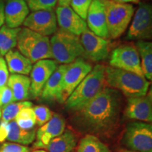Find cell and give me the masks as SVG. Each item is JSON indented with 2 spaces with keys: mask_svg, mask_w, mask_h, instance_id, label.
Masks as SVG:
<instances>
[{
  "mask_svg": "<svg viewBox=\"0 0 152 152\" xmlns=\"http://www.w3.org/2000/svg\"><path fill=\"white\" fill-rule=\"evenodd\" d=\"M92 0H71V9L83 20H86L87 11Z\"/></svg>",
  "mask_w": 152,
  "mask_h": 152,
  "instance_id": "31",
  "label": "cell"
},
{
  "mask_svg": "<svg viewBox=\"0 0 152 152\" xmlns=\"http://www.w3.org/2000/svg\"><path fill=\"white\" fill-rule=\"evenodd\" d=\"M9 133V122L1 121L0 122V142L7 140Z\"/></svg>",
  "mask_w": 152,
  "mask_h": 152,
  "instance_id": "35",
  "label": "cell"
},
{
  "mask_svg": "<svg viewBox=\"0 0 152 152\" xmlns=\"http://www.w3.org/2000/svg\"><path fill=\"white\" fill-rule=\"evenodd\" d=\"M124 113L129 119L140 122L151 123L152 121L151 94L128 98Z\"/></svg>",
  "mask_w": 152,
  "mask_h": 152,
  "instance_id": "14",
  "label": "cell"
},
{
  "mask_svg": "<svg viewBox=\"0 0 152 152\" xmlns=\"http://www.w3.org/2000/svg\"><path fill=\"white\" fill-rule=\"evenodd\" d=\"M36 137L35 130H23L19 128L15 121L9 123V133L7 140L14 143L28 145L33 143Z\"/></svg>",
  "mask_w": 152,
  "mask_h": 152,
  "instance_id": "24",
  "label": "cell"
},
{
  "mask_svg": "<svg viewBox=\"0 0 152 152\" xmlns=\"http://www.w3.org/2000/svg\"><path fill=\"white\" fill-rule=\"evenodd\" d=\"M71 0H57L59 7H70Z\"/></svg>",
  "mask_w": 152,
  "mask_h": 152,
  "instance_id": "37",
  "label": "cell"
},
{
  "mask_svg": "<svg viewBox=\"0 0 152 152\" xmlns=\"http://www.w3.org/2000/svg\"><path fill=\"white\" fill-rule=\"evenodd\" d=\"M106 84L111 88L121 91L128 98L147 94L149 82L142 76L113 67H106Z\"/></svg>",
  "mask_w": 152,
  "mask_h": 152,
  "instance_id": "3",
  "label": "cell"
},
{
  "mask_svg": "<svg viewBox=\"0 0 152 152\" xmlns=\"http://www.w3.org/2000/svg\"><path fill=\"white\" fill-rule=\"evenodd\" d=\"M152 37L151 5L140 3L126 35L127 40L148 41Z\"/></svg>",
  "mask_w": 152,
  "mask_h": 152,
  "instance_id": "9",
  "label": "cell"
},
{
  "mask_svg": "<svg viewBox=\"0 0 152 152\" xmlns=\"http://www.w3.org/2000/svg\"><path fill=\"white\" fill-rule=\"evenodd\" d=\"M28 8L32 11H53L57 0H25Z\"/></svg>",
  "mask_w": 152,
  "mask_h": 152,
  "instance_id": "29",
  "label": "cell"
},
{
  "mask_svg": "<svg viewBox=\"0 0 152 152\" xmlns=\"http://www.w3.org/2000/svg\"><path fill=\"white\" fill-rule=\"evenodd\" d=\"M33 104L30 102H18L16 103H11L6 106L1 111V121L6 122H11L16 118L17 114L23 109L26 107H32Z\"/></svg>",
  "mask_w": 152,
  "mask_h": 152,
  "instance_id": "28",
  "label": "cell"
},
{
  "mask_svg": "<svg viewBox=\"0 0 152 152\" xmlns=\"http://www.w3.org/2000/svg\"><path fill=\"white\" fill-rule=\"evenodd\" d=\"M28 147L16 143H4L0 147V152H30Z\"/></svg>",
  "mask_w": 152,
  "mask_h": 152,
  "instance_id": "33",
  "label": "cell"
},
{
  "mask_svg": "<svg viewBox=\"0 0 152 152\" xmlns=\"http://www.w3.org/2000/svg\"><path fill=\"white\" fill-rule=\"evenodd\" d=\"M0 90H1V88H0Z\"/></svg>",
  "mask_w": 152,
  "mask_h": 152,
  "instance_id": "43",
  "label": "cell"
},
{
  "mask_svg": "<svg viewBox=\"0 0 152 152\" xmlns=\"http://www.w3.org/2000/svg\"><path fill=\"white\" fill-rule=\"evenodd\" d=\"M5 1H10V0H5Z\"/></svg>",
  "mask_w": 152,
  "mask_h": 152,
  "instance_id": "42",
  "label": "cell"
},
{
  "mask_svg": "<svg viewBox=\"0 0 152 152\" xmlns=\"http://www.w3.org/2000/svg\"><path fill=\"white\" fill-rule=\"evenodd\" d=\"M92 69V66L90 63L80 58H77L73 62L68 64L63 78L62 103L66 102Z\"/></svg>",
  "mask_w": 152,
  "mask_h": 152,
  "instance_id": "10",
  "label": "cell"
},
{
  "mask_svg": "<svg viewBox=\"0 0 152 152\" xmlns=\"http://www.w3.org/2000/svg\"><path fill=\"white\" fill-rule=\"evenodd\" d=\"M0 56H1V55H0Z\"/></svg>",
  "mask_w": 152,
  "mask_h": 152,
  "instance_id": "44",
  "label": "cell"
},
{
  "mask_svg": "<svg viewBox=\"0 0 152 152\" xmlns=\"http://www.w3.org/2000/svg\"><path fill=\"white\" fill-rule=\"evenodd\" d=\"M77 142V139L75 134L71 130H66L42 149H46L48 152H73L76 149Z\"/></svg>",
  "mask_w": 152,
  "mask_h": 152,
  "instance_id": "20",
  "label": "cell"
},
{
  "mask_svg": "<svg viewBox=\"0 0 152 152\" xmlns=\"http://www.w3.org/2000/svg\"><path fill=\"white\" fill-rule=\"evenodd\" d=\"M76 152H110V149L96 136L87 134L80 141Z\"/></svg>",
  "mask_w": 152,
  "mask_h": 152,
  "instance_id": "26",
  "label": "cell"
},
{
  "mask_svg": "<svg viewBox=\"0 0 152 152\" xmlns=\"http://www.w3.org/2000/svg\"><path fill=\"white\" fill-rule=\"evenodd\" d=\"M112 1H116V2L119 3H133V4H139L140 3V0H112Z\"/></svg>",
  "mask_w": 152,
  "mask_h": 152,
  "instance_id": "38",
  "label": "cell"
},
{
  "mask_svg": "<svg viewBox=\"0 0 152 152\" xmlns=\"http://www.w3.org/2000/svg\"><path fill=\"white\" fill-rule=\"evenodd\" d=\"M123 143L131 151L152 152V125L148 123L134 121L127 126Z\"/></svg>",
  "mask_w": 152,
  "mask_h": 152,
  "instance_id": "7",
  "label": "cell"
},
{
  "mask_svg": "<svg viewBox=\"0 0 152 152\" xmlns=\"http://www.w3.org/2000/svg\"><path fill=\"white\" fill-rule=\"evenodd\" d=\"M8 87L12 91L14 102L27 99L30 94V80L27 75L11 74L7 81Z\"/></svg>",
  "mask_w": 152,
  "mask_h": 152,
  "instance_id": "22",
  "label": "cell"
},
{
  "mask_svg": "<svg viewBox=\"0 0 152 152\" xmlns=\"http://www.w3.org/2000/svg\"><path fill=\"white\" fill-rule=\"evenodd\" d=\"M109 64L111 67L144 77L138 51L133 44H124L114 49L110 57Z\"/></svg>",
  "mask_w": 152,
  "mask_h": 152,
  "instance_id": "8",
  "label": "cell"
},
{
  "mask_svg": "<svg viewBox=\"0 0 152 152\" xmlns=\"http://www.w3.org/2000/svg\"><path fill=\"white\" fill-rule=\"evenodd\" d=\"M9 77V70L7 63L2 57L0 56V88L7 85Z\"/></svg>",
  "mask_w": 152,
  "mask_h": 152,
  "instance_id": "34",
  "label": "cell"
},
{
  "mask_svg": "<svg viewBox=\"0 0 152 152\" xmlns=\"http://www.w3.org/2000/svg\"><path fill=\"white\" fill-rule=\"evenodd\" d=\"M68 64L57 66L52 75L45 83L41 93V98L47 102H56L62 103V83L64 75Z\"/></svg>",
  "mask_w": 152,
  "mask_h": 152,
  "instance_id": "18",
  "label": "cell"
},
{
  "mask_svg": "<svg viewBox=\"0 0 152 152\" xmlns=\"http://www.w3.org/2000/svg\"><path fill=\"white\" fill-rule=\"evenodd\" d=\"M33 152H47V151L43 149H39V150H35V151H34Z\"/></svg>",
  "mask_w": 152,
  "mask_h": 152,
  "instance_id": "39",
  "label": "cell"
},
{
  "mask_svg": "<svg viewBox=\"0 0 152 152\" xmlns=\"http://www.w3.org/2000/svg\"><path fill=\"white\" fill-rule=\"evenodd\" d=\"M123 152H140V151H131V150H124Z\"/></svg>",
  "mask_w": 152,
  "mask_h": 152,
  "instance_id": "40",
  "label": "cell"
},
{
  "mask_svg": "<svg viewBox=\"0 0 152 152\" xmlns=\"http://www.w3.org/2000/svg\"><path fill=\"white\" fill-rule=\"evenodd\" d=\"M103 1L109 37L116 39L128 28L134 14V7L130 4L119 3L112 0Z\"/></svg>",
  "mask_w": 152,
  "mask_h": 152,
  "instance_id": "6",
  "label": "cell"
},
{
  "mask_svg": "<svg viewBox=\"0 0 152 152\" xmlns=\"http://www.w3.org/2000/svg\"><path fill=\"white\" fill-rule=\"evenodd\" d=\"M20 30V28H10L7 26L0 28V55L5 56L7 52L16 47Z\"/></svg>",
  "mask_w": 152,
  "mask_h": 152,
  "instance_id": "25",
  "label": "cell"
},
{
  "mask_svg": "<svg viewBox=\"0 0 152 152\" xmlns=\"http://www.w3.org/2000/svg\"><path fill=\"white\" fill-rule=\"evenodd\" d=\"M17 47L20 51L19 52L28 58L32 64L40 60L52 58L49 37L26 28H20L19 31Z\"/></svg>",
  "mask_w": 152,
  "mask_h": 152,
  "instance_id": "5",
  "label": "cell"
},
{
  "mask_svg": "<svg viewBox=\"0 0 152 152\" xmlns=\"http://www.w3.org/2000/svg\"><path fill=\"white\" fill-rule=\"evenodd\" d=\"M4 23V4L0 0V28Z\"/></svg>",
  "mask_w": 152,
  "mask_h": 152,
  "instance_id": "36",
  "label": "cell"
},
{
  "mask_svg": "<svg viewBox=\"0 0 152 152\" xmlns=\"http://www.w3.org/2000/svg\"><path fill=\"white\" fill-rule=\"evenodd\" d=\"M82 46L84 54L93 61L97 62L105 60L109 56V42L106 39L99 37L87 29L80 35Z\"/></svg>",
  "mask_w": 152,
  "mask_h": 152,
  "instance_id": "13",
  "label": "cell"
},
{
  "mask_svg": "<svg viewBox=\"0 0 152 152\" xmlns=\"http://www.w3.org/2000/svg\"><path fill=\"white\" fill-rule=\"evenodd\" d=\"M105 70L102 64L95 66L66 99V109L77 111L96 97L106 87Z\"/></svg>",
  "mask_w": 152,
  "mask_h": 152,
  "instance_id": "2",
  "label": "cell"
},
{
  "mask_svg": "<svg viewBox=\"0 0 152 152\" xmlns=\"http://www.w3.org/2000/svg\"><path fill=\"white\" fill-rule=\"evenodd\" d=\"M14 102L12 91L8 86L1 87L0 90V109Z\"/></svg>",
  "mask_w": 152,
  "mask_h": 152,
  "instance_id": "32",
  "label": "cell"
},
{
  "mask_svg": "<svg viewBox=\"0 0 152 152\" xmlns=\"http://www.w3.org/2000/svg\"><path fill=\"white\" fill-rule=\"evenodd\" d=\"M121 109L119 92L106 86L96 97L75 111L73 124L88 134H105L115 127Z\"/></svg>",
  "mask_w": 152,
  "mask_h": 152,
  "instance_id": "1",
  "label": "cell"
},
{
  "mask_svg": "<svg viewBox=\"0 0 152 152\" xmlns=\"http://www.w3.org/2000/svg\"><path fill=\"white\" fill-rule=\"evenodd\" d=\"M49 42L52 58L57 63L69 64L84 55V49L78 35L58 29Z\"/></svg>",
  "mask_w": 152,
  "mask_h": 152,
  "instance_id": "4",
  "label": "cell"
},
{
  "mask_svg": "<svg viewBox=\"0 0 152 152\" xmlns=\"http://www.w3.org/2000/svg\"><path fill=\"white\" fill-rule=\"evenodd\" d=\"M135 47L140 58L141 68L144 77L148 81L152 79V44L149 41L139 40Z\"/></svg>",
  "mask_w": 152,
  "mask_h": 152,
  "instance_id": "23",
  "label": "cell"
},
{
  "mask_svg": "<svg viewBox=\"0 0 152 152\" xmlns=\"http://www.w3.org/2000/svg\"><path fill=\"white\" fill-rule=\"evenodd\" d=\"M33 111L35 115L36 123L40 127L48 122L54 114L48 107L42 105L35 106Z\"/></svg>",
  "mask_w": 152,
  "mask_h": 152,
  "instance_id": "30",
  "label": "cell"
},
{
  "mask_svg": "<svg viewBox=\"0 0 152 152\" xmlns=\"http://www.w3.org/2000/svg\"><path fill=\"white\" fill-rule=\"evenodd\" d=\"M29 8L25 0H10L4 6V22L10 28H17L29 15Z\"/></svg>",
  "mask_w": 152,
  "mask_h": 152,
  "instance_id": "19",
  "label": "cell"
},
{
  "mask_svg": "<svg viewBox=\"0 0 152 152\" xmlns=\"http://www.w3.org/2000/svg\"><path fill=\"white\" fill-rule=\"evenodd\" d=\"M57 24L68 33L80 36L87 29V23L71 9V7H57L55 11Z\"/></svg>",
  "mask_w": 152,
  "mask_h": 152,
  "instance_id": "15",
  "label": "cell"
},
{
  "mask_svg": "<svg viewBox=\"0 0 152 152\" xmlns=\"http://www.w3.org/2000/svg\"><path fill=\"white\" fill-rule=\"evenodd\" d=\"M87 26L90 31L99 37L109 38L103 0H92L87 15Z\"/></svg>",
  "mask_w": 152,
  "mask_h": 152,
  "instance_id": "16",
  "label": "cell"
},
{
  "mask_svg": "<svg viewBox=\"0 0 152 152\" xmlns=\"http://www.w3.org/2000/svg\"><path fill=\"white\" fill-rule=\"evenodd\" d=\"M5 59L9 71L11 74L28 75L31 71L32 62L18 51L11 49L5 54Z\"/></svg>",
  "mask_w": 152,
  "mask_h": 152,
  "instance_id": "21",
  "label": "cell"
},
{
  "mask_svg": "<svg viewBox=\"0 0 152 152\" xmlns=\"http://www.w3.org/2000/svg\"><path fill=\"white\" fill-rule=\"evenodd\" d=\"M15 121L19 128L23 130H33L36 125V119L33 108L26 107L17 114Z\"/></svg>",
  "mask_w": 152,
  "mask_h": 152,
  "instance_id": "27",
  "label": "cell"
},
{
  "mask_svg": "<svg viewBox=\"0 0 152 152\" xmlns=\"http://www.w3.org/2000/svg\"><path fill=\"white\" fill-rule=\"evenodd\" d=\"M65 128L66 122L64 118L59 114L54 113L48 122L38 129L36 133L37 141L33 144V147L42 149L53 139L61 135L65 130Z\"/></svg>",
  "mask_w": 152,
  "mask_h": 152,
  "instance_id": "17",
  "label": "cell"
},
{
  "mask_svg": "<svg viewBox=\"0 0 152 152\" xmlns=\"http://www.w3.org/2000/svg\"><path fill=\"white\" fill-rule=\"evenodd\" d=\"M1 109H0V118H1Z\"/></svg>",
  "mask_w": 152,
  "mask_h": 152,
  "instance_id": "41",
  "label": "cell"
},
{
  "mask_svg": "<svg viewBox=\"0 0 152 152\" xmlns=\"http://www.w3.org/2000/svg\"><path fill=\"white\" fill-rule=\"evenodd\" d=\"M25 28L48 37L58 30L56 14L54 11H33L24 20Z\"/></svg>",
  "mask_w": 152,
  "mask_h": 152,
  "instance_id": "11",
  "label": "cell"
},
{
  "mask_svg": "<svg viewBox=\"0 0 152 152\" xmlns=\"http://www.w3.org/2000/svg\"><path fill=\"white\" fill-rule=\"evenodd\" d=\"M57 66V62L52 59H43L35 63L30 73V94L33 97L40 96L45 83L56 69Z\"/></svg>",
  "mask_w": 152,
  "mask_h": 152,
  "instance_id": "12",
  "label": "cell"
}]
</instances>
